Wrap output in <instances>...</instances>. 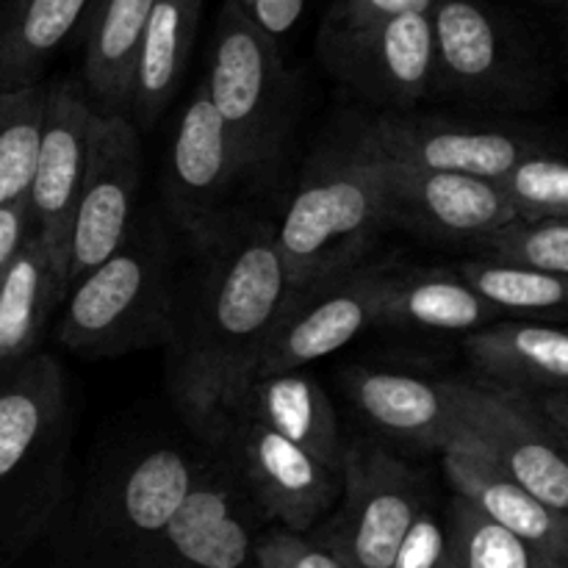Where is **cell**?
Segmentation results:
<instances>
[{
	"instance_id": "obj_1",
	"label": "cell",
	"mask_w": 568,
	"mask_h": 568,
	"mask_svg": "<svg viewBox=\"0 0 568 568\" xmlns=\"http://www.w3.org/2000/svg\"><path fill=\"white\" fill-rule=\"evenodd\" d=\"M197 253L175 288L166 375L183 422L220 442L294 288L272 222L231 220Z\"/></svg>"
},
{
	"instance_id": "obj_2",
	"label": "cell",
	"mask_w": 568,
	"mask_h": 568,
	"mask_svg": "<svg viewBox=\"0 0 568 568\" xmlns=\"http://www.w3.org/2000/svg\"><path fill=\"white\" fill-rule=\"evenodd\" d=\"M70 438V386L53 355L0 369V568L53 530Z\"/></svg>"
},
{
	"instance_id": "obj_3",
	"label": "cell",
	"mask_w": 568,
	"mask_h": 568,
	"mask_svg": "<svg viewBox=\"0 0 568 568\" xmlns=\"http://www.w3.org/2000/svg\"><path fill=\"white\" fill-rule=\"evenodd\" d=\"M175 288L164 225L153 214L133 216L114 253L67 288L55 338L83 358L166 347Z\"/></svg>"
},
{
	"instance_id": "obj_4",
	"label": "cell",
	"mask_w": 568,
	"mask_h": 568,
	"mask_svg": "<svg viewBox=\"0 0 568 568\" xmlns=\"http://www.w3.org/2000/svg\"><path fill=\"white\" fill-rule=\"evenodd\" d=\"M430 94L486 111H536L552 94V72L530 33L491 0H438Z\"/></svg>"
},
{
	"instance_id": "obj_5",
	"label": "cell",
	"mask_w": 568,
	"mask_h": 568,
	"mask_svg": "<svg viewBox=\"0 0 568 568\" xmlns=\"http://www.w3.org/2000/svg\"><path fill=\"white\" fill-rule=\"evenodd\" d=\"M197 464L166 444L116 464L94 483L61 536V568H139L186 497Z\"/></svg>"
},
{
	"instance_id": "obj_6",
	"label": "cell",
	"mask_w": 568,
	"mask_h": 568,
	"mask_svg": "<svg viewBox=\"0 0 568 568\" xmlns=\"http://www.w3.org/2000/svg\"><path fill=\"white\" fill-rule=\"evenodd\" d=\"M386 227L375 166L347 150L314 161L292 192L275 247L297 288L361 264Z\"/></svg>"
},
{
	"instance_id": "obj_7",
	"label": "cell",
	"mask_w": 568,
	"mask_h": 568,
	"mask_svg": "<svg viewBox=\"0 0 568 568\" xmlns=\"http://www.w3.org/2000/svg\"><path fill=\"white\" fill-rule=\"evenodd\" d=\"M203 87L250 175L270 170L292 131L297 87L281 42L266 37L236 0H225L216 17Z\"/></svg>"
},
{
	"instance_id": "obj_8",
	"label": "cell",
	"mask_w": 568,
	"mask_h": 568,
	"mask_svg": "<svg viewBox=\"0 0 568 568\" xmlns=\"http://www.w3.org/2000/svg\"><path fill=\"white\" fill-rule=\"evenodd\" d=\"M422 510L419 477L377 444L355 442L344 449L342 510L320 541L347 568H392Z\"/></svg>"
},
{
	"instance_id": "obj_9",
	"label": "cell",
	"mask_w": 568,
	"mask_h": 568,
	"mask_svg": "<svg viewBox=\"0 0 568 568\" xmlns=\"http://www.w3.org/2000/svg\"><path fill=\"white\" fill-rule=\"evenodd\" d=\"M536 148L541 142L521 128L386 111L361 128L349 153L364 161L497 181L519 155Z\"/></svg>"
},
{
	"instance_id": "obj_10",
	"label": "cell",
	"mask_w": 568,
	"mask_h": 568,
	"mask_svg": "<svg viewBox=\"0 0 568 568\" xmlns=\"http://www.w3.org/2000/svg\"><path fill=\"white\" fill-rule=\"evenodd\" d=\"M447 383L449 405L460 425L458 442L491 460L555 514L568 516V464L564 442L544 425L536 408L510 394Z\"/></svg>"
},
{
	"instance_id": "obj_11",
	"label": "cell",
	"mask_w": 568,
	"mask_h": 568,
	"mask_svg": "<svg viewBox=\"0 0 568 568\" xmlns=\"http://www.w3.org/2000/svg\"><path fill=\"white\" fill-rule=\"evenodd\" d=\"M430 14H399L375 26L322 22L320 59L347 89L386 111H410L433 89Z\"/></svg>"
},
{
	"instance_id": "obj_12",
	"label": "cell",
	"mask_w": 568,
	"mask_h": 568,
	"mask_svg": "<svg viewBox=\"0 0 568 568\" xmlns=\"http://www.w3.org/2000/svg\"><path fill=\"white\" fill-rule=\"evenodd\" d=\"M388 275L386 266L358 264L297 288L255 364L253 381L305 369L377 325Z\"/></svg>"
},
{
	"instance_id": "obj_13",
	"label": "cell",
	"mask_w": 568,
	"mask_h": 568,
	"mask_svg": "<svg viewBox=\"0 0 568 568\" xmlns=\"http://www.w3.org/2000/svg\"><path fill=\"white\" fill-rule=\"evenodd\" d=\"M142 183V139L131 116L94 111L89 125V155L72 214L67 250V288L103 264L125 239L136 216Z\"/></svg>"
},
{
	"instance_id": "obj_14",
	"label": "cell",
	"mask_w": 568,
	"mask_h": 568,
	"mask_svg": "<svg viewBox=\"0 0 568 568\" xmlns=\"http://www.w3.org/2000/svg\"><path fill=\"white\" fill-rule=\"evenodd\" d=\"M244 178H250V170L209 92L200 87L178 120L164 178L170 220L192 239L194 247L231 222L227 205Z\"/></svg>"
},
{
	"instance_id": "obj_15",
	"label": "cell",
	"mask_w": 568,
	"mask_h": 568,
	"mask_svg": "<svg viewBox=\"0 0 568 568\" xmlns=\"http://www.w3.org/2000/svg\"><path fill=\"white\" fill-rule=\"evenodd\" d=\"M92 116V100L75 78L44 87L37 164L28 189V216H31V233L44 244L64 275L72 214L87 172Z\"/></svg>"
},
{
	"instance_id": "obj_16",
	"label": "cell",
	"mask_w": 568,
	"mask_h": 568,
	"mask_svg": "<svg viewBox=\"0 0 568 568\" xmlns=\"http://www.w3.org/2000/svg\"><path fill=\"white\" fill-rule=\"evenodd\" d=\"M255 505L244 483L200 460L186 497L139 568H253Z\"/></svg>"
},
{
	"instance_id": "obj_17",
	"label": "cell",
	"mask_w": 568,
	"mask_h": 568,
	"mask_svg": "<svg viewBox=\"0 0 568 568\" xmlns=\"http://www.w3.org/2000/svg\"><path fill=\"white\" fill-rule=\"evenodd\" d=\"M375 166L386 225L405 227L436 242H471L514 220L494 181L405 164L369 161Z\"/></svg>"
},
{
	"instance_id": "obj_18",
	"label": "cell",
	"mask_w": 568,
	"mask_h": 568,
	"mask_svg": "<svg viewBox=\"0 0 568 568\" xmlns=\"http://www.w3.org/2000/svg\"><path fill=\"white\" fill-rule=\"evenodd\" d=\"M239 449V471L255 510L288 532H308L342 497V475L288 438L250 419L227 427Z\"/></svg>"
},
{
	"instance_id": "obj_19",
	"label": "cell",
	"mask_w": 568,
	"mask_h": 568,
	"mask_svg": "<svg viewBox=\"0 0 568 568\" xmlns=\"http://www.w3.org/2000/svg\"><path fill=\"white\" fill-rule=\"evenodd\" d=\"M444 475L455 497L469 503L477 514L514 532L552 564L568 566V516L538 503L514 477L464 442L444 449Z\"/></svg>"
},
{
	"instance_id": "obj_20",
	"label": "cell",
	"mask_w": 568,
	"mask_h": 568,
	"mask_svg": "<svg viewBox=\"0 0 568 568\" xmlns=\"http://www.w3.org/2000/svg\"><path fill=\"white\" fill-rule=\"evenodd\" d=\"M344 386L366 422L410 447L444 453L464 433L453 414L444 381L349 366L344 372Z\"/></svg>"
},
{
	"instance_id": "obj_21",
	"label": "cell",
	"mask_w": 568,
	"mask_h": 568,
	"mask_svg": "<svg viewBox=\"0 0 568 568\" xmlns=\"http://www.w3.org/2000/svg\"><path fill=\"white\" fill-rule=\"evenodd\" d=\"M233 419H250L314 455L320 464L342 475L344 442L331 397L305 369L255 377L239 397Z\"/></svg>"
},
{
	"instance_id": "obj_22",
	"label": "cell",
	"mask_w": 568,
	"mask_h": 568,
	"mask_svg": "<svg viewBox=\"0 0 568 568\" xmlns=\"http://www.w3.org/2000/svg\"><path fill=\"white\" fill-rule=\"evenodd\" d=\"M471 366L516 392H564L568 383V338L544 322H497L466 333Z\"/></svg>"
},
{
	"instance_id": "obj_23",
	"label": "cell",
	"mask_w": 568,
	"mask_h": 568,
	"mask_svg": "<svg viewBox=\"0 0 568 568\" xmlns=\"http://www.w3.org/2000/svg\"><path fill=\"white\" fill-rule=\"evenodd\" d=\"M67 275L44 244L28 231L14 261L0 277V369L37 353L50 314L64 303Z\"/></svg>"
},
{
	"instance_id": "obj_24",
	"label": "cell",
	"mask_w": 568,
	"mask_h": 568,
	"mask_svg": "<svg viewBox=\"0 0 568 568\" xmlns=\"http://www.w3.org/2000/svg\"><path fill=\"white\" fill-rule=\"evenodd\" d=\"M203 0H153L133 75V125L150 131L175 98L197 37Z\"/></svg>"
},
{
	"instance_id": "obj_25",
	"label": "cell",
	"mask_w": 568,
	"mask_h": 568,
	"mask_svg": "<svg viewBox=\"0 0 568 568\" xmlns=\"http://www.w3.org/2000/svg\"><path fill=\"white\" fill-rule=\"evenodd\" d=\"M153 0H94L87 33L83 83L100 114L128 116L139 48Z\"/></svg>"
},
{
	"instance_id": "obj_26",
	"label": "cell",
	"mask_w": 568,
	"mask_h": 568,
	"mask_svg": "<svg viewBox=\"0 0 568 568\" xmlns=\"http://www.w3.org/2000/svg\"><path fill=\"white\" fill-rule=\"evenodd\" d=\"M491 314L494 311L460 281L458 272H392L377 311V325L427 333H471L486 325Z\"/></svg>"
},
{
	"instance_id": "obj_27",
	"label": "cell",
	"mask_w": 568,
	"mask_h": 568,
	"mask_svg": "<svg viewBox=\"0 0 568 568\" xmlns=\"http://www.w3.org/2000/svg\"><path fill=\"white\" fill-rule=\"evenodd\" d=\"M89 0H6L0 6V92L39 87Z\"/></svg>"
},
{
	"instance_id": "obj_28",
	"label": "cell",
	"mask_w": 568,
	"mask_h": 568,
	"mask_svg": "<svg viewBox=\"0 0 568 568\" xmlns=\"http://www.w3.org/2000/svg\"><path fill=\"white\" fill-rule=\"evenodd\" d=\"M455 272L491 311L564 316L568 277L521 270L483 255L464 261Z\"/></svg>"
},
{
	"instance_id": "obj_29",
	"label": "cell",
	"mask_w": 568,
	"mask_h": 568,
	"mask_svg": "<svg viewBox=\"0 0 568 568\" xmlns=\"http://www.w3.org/2000/svg\"><path fill=\"white\" fill-rule=\"evenodd\" d=\"M444 530L453 568H568L547 560L530 544L494 525L460 497L449 503Z\"/></svg>"
},
{
	"instance_id": "obj_30",
	"label": "cell",
	"mask_w": 568,
	"mask_h": 568,
	"mask_svg": "<svg viewBox=\"0 0 568 568\" xmlns=\"http://www.w3.org/2000/svg\"><path fill=\"white\" fill-rule=\"evenodd\" d=\"M42 111V83L20 92H0V205L28 197Z\"/></svg>"
},
{
	"instance_id": "obj_31",
	"label": "cell",
	"mask_w": 568,
	"mask_h": 568,
	"mask_svg": "<svg viewBox=\"0 0 568 568\" xmlns=\"http://www.w3.org/2000/svg\"><path fill=\"white\" fill-rule=\"evenodd\" d=\"M514 216L521 220H568L566 161L549 148L519 155L494 181Z\"/></svg>"
},
{
	"instance_id": "obj_32",
	"label": "cell",
	"mask_w": 568,
	"mask_h": 568,
	"mask_svg": "<svg viewBox=\"0 0 568 568\" xmlns=\"http://www.w3.org/2000/svg\"><path fill=\"white\" fill-rule=\"evenodd\" d=\"M475 247L480 250L483 258L568 277L566 220H521V216H514L503 227L477 239Z\"/></svg>"
},
{
	"instance_id": "obj_33",
	"label": "cell",
	"mask_w": 568,
	"mask_h": 568,
	"mask_svg": "<svg viewBox=\"0 0 568 568\" xmlns=\"http://www.w3.org/2000/svg\"><path fill=\"white\" fill-rule=\"evenodd\" d=\"M253 568H347L320 538L275 530L255 541Z\"/></svg>"
},
{
	"instance_id": "obj_34",
	"label": "cell",
	"mask_w": 568,
	"mask_h": 568,
	"mask_svg": "<svg viewBox=\"0 0 568 568\" xmlns=\"http://www.w3.org/2000/svg\"><path fill=\"white\" fill-rule=\"evenodd\" d=\"M392 568H453L447 530L430 510H422L403 538Z\"/></svg>"
},
{
	"instance_id": "obj_35",
	"label": "cell",
	"mask_w": 568,
	"mask_h": 568,
	"mask_svg": "<svg viewBox=\"0 0 568 568\" xmlns=\"http://www.w3.org/2000/svg\"><path fill=\"white\" fill-rule=\"evenodd\" d=\"M438 0H333L322 22L344 28L375 26L399 14H430Z\"/></svg>"
},
{
	"instance_id": "obj_36",
	"label": "cell",
	"mask_w": 568,
	"mask_h": 568,
	"mask_svg": "<svg viewBox=\"0 0 568 568\" xmlns=\"http://www.w3.org/2000/svg\"><path fill=\"white\" fill-rule=\"evenodd\" d=\"M305 3L308 0H247V3H242V9L266 37L281 42L297 26V20L305 11Z\"/></svg>"
},
{
	"instance_id": "obj_37",
	"label": "cell",
	"mask_w": 568,
	"mask_h": 568,
	"mask_svg": "<svg viewBox=\"0 0 568 568\" xmlns=\"http://www.w3.org/2000/svg\"><path fill=\"white\" fill-rule=\"evenodd\" d=\"M31 231V216H28V197L14 200V203L0 205V277L14 261L17 250L26 242Z\"/></svg>"
},
{
	"instance_id": "obj_38",
	"label": "cell",
	"mask_w": 568,
	"mask_h": 568,
	"mask_svg": "<svg viewBox=\"0 0 568 568\" xmlns=\"http://www.w3.org/2000/svg\"><path fill=\"white\" fill-rule=\"evenodd\" d=\"M236 3H239V6H242V3H247V0H236Z\"/></svg>"
}]
</instances>
